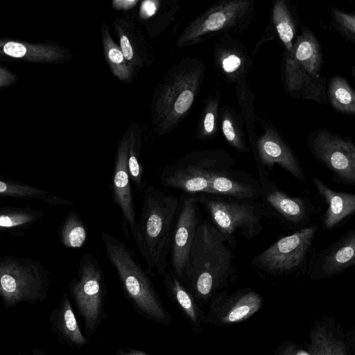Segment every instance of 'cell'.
<instances>
[{
    "mask_svg": "<svg viewBox=\"0 0 355 355\" xmlns=\"http://www.w3.org/2000/svg\"><path fill=\"white\" fill-rule=\"evenodd\" d=\"M319 225L311 223L282 237L251 261L252 266L277 275L293 273L304 266Z\"/></svg>",
    "mask_w": 355,
    "mask_h": 355,
    "instance_id": "8fae6325",
    "label": "cell"
},
{
    "mask_svg": "<svg viewBox=\"0 0 355 355\" xmlns=\"http://www.w3.org/2000/svg\"><path fill=\"white\" fill-rule=\"evenodd\" d=\"M49 322L52 331L63 343L76 347L87 344L67 293H63L58 306L52 310Z\"/></svg>",
    "mask_w": 355,
    "mask_h": 355,
    "instance_id": "603a6c76",
    "label": "cell"
},
{
    "mask_svg": "<svg viewBox=\"0 0 355 355\" xmlns=\"http://www.w3.org/2000/svg\"><path fill=\"white\" fill-rule=\"evenodd\" d=\"M51 282L50 271L36 259L13 254L0 258V296L5 308L44 300Z\"/></svg>",
    "mask_w": 355,
    "mask_h": 355,
    "instance_id": "ba28073f",
    "label": "cell"
},
{
    "mask_svg": "<svg viewBox=\"0 0 355 355\" xmlns=\"http://www.w3.org/2000/svg\"><path fill=\"white\" fill-rule=\"evenodd\" d=\"M329 15L333 28L355 45V13L331 7Z\"/></svg>",
    "mask_w": 355,
    "mask_h": 355,
    "instance_id": "74e56055",
    "label": "cell"
},
{
    "mask_svg": "<svg viewBox=\"0 0 355 355\" xmlns=\"http://www.w3.org/2000/svg\"><path fill=\"white\" fill-rule=\"evenodd\" d=\"M105 254L116 270L123 293L141 315L157 322L168 323L171 318L164 309L150 275L139 261L135 252L116 236L101 232Z\"/></svg>",
    "mask_w": 355,
    "mask_h": 355,
    "instance_id": "5b68a950",
    "label": "cell"
},
{
    "mask_svg": "<svg viewBox=\"0 0 355 355\" xmlns=\"http://www.w3.org/2000/svg\"><path fill=\"white\" fill-rule=\"evenodd\" d=\"M69 292L84 320L85 335L92 336L107 317L105 274L99 259L93 253L81 256L77 272L69 284Z\"/></svg>",
    "mask_w": 355,
    "mask_h": 355,
    "instance_id": "30bf717a",
    "label": "cell"
},
{
    "mask_svg": "<svg viewBox=\"0 0 355 355\" xmlns=\"http://www.w3.org/2000/svg\"><path fill=\"white\" fill-rule=\"evenodd\" d=\"M1 198L37 200L49 205H72L71 200L55 196L48 191L3 176L0 179Z\"/></svg>",
    "mask_w": 355,
    "mask_h": 355,
    "instance_id": "484cf974",
    "label": "cell"
},
{
    "mask_svg": "<svg viewBox=\"0 0 355 355\" xmlns=\"http://www.w3.org/2000/svg\"><path fill=\"white\" fill-rule=\"evenodd\" d=\"M352 74L354 78L355 79V66H353L352 67Z\"/></svg>",
    "mask_w": 355,
    "mask_h": 355,
    "instance_id": "ee69618b",
    "label": "cell"
},
{
    "mask_svg": "<svg viewBox=\"0 0 355 355\" xmlns=\"http://www.w3.org/2000/svg\"><path fill=\"white\" fill-rule=\"evenodd\" d=\"M297 355H309L306 353H304L303 352H300Z\"/></svg>",
    "mask_w": 355,
    "mask_h": 355,
    "instance_id": "f6af8a7d",
    "label": "cell"
},
{
    "mask_svg": "<svg viewBox=\"0 0 355 355\" xmlns=\"http://www.w3.org/2000/svg\"><path fill=\"white\" fill-rule=\"evenodd\" d=\"M312 182L327 205L322 218V226L326 230L338 227L355 214V193L331 189L316 176L312 178Z\"/></svg>",
    "mask_w": 355,
    "mask_h": 355,
    "instance_id": "7402d4cb",
    "label": "cell"
},
{
    "mask_svg": "<svg viewBox=\"0 0 355 355\" xmlns=\"http://www.w3.org/2000/svg\"><path fill=\"white\" fill-rule=\"evenodd\" d=\"M87 236V229L80 216L74 210L70 211L58 230L60 243L67 248H80L86 243Z\"/></svg>",
    "mask_w": 355,
    "mask_h": 355,
    "instance_id": "e575fe53",
    "label": "cell"
},
{
    "mask_svg": "<svg viewBox=\"0 0 355 355\" xmlns=\"http://www.w3.org/2000/svg\"><path fill=\"white\" fill-rule=\"evenodd\" d=\"M1 51L6 56L29 62L62 63L68 62L73 58L71 51L53 43L35 44L2 40Z\"/></svg>",
    "mask_w": 355,
    "mask_h": 355,
    "instance_id": "44dd1931",
    "label": "cell"
},
{
    "mask_svg": "<svg viewBox=\"0 0 355 355\" xmlns=\"http://www.w3.org/2000/svg\"><path fill=\"white\" fill-rule=\"evenodd\" d=\"M113 25L121 49L134 72L137 74L140 69L149 67L154 55L137 21L125 15L115 18Z\"/></svg>",
    "mask_w": 355,
    "mask_h": 355,
    "instance_id": "d6986e66",
    "label": "cell"
},
{
    "mask_svg": "<svg viewBox=\"0 0 355 355\" xmlns=\"http://www.w3.org/2000/svg\"><path fill=\"white\" fill-rule=\"evenodd\" d=\"M200 206L197 195H184L180 200L172 237L170 265L180 279L183 278L195 234L201 221Z\"/></svg>",
    "mask_w": 355,
    "mask_h": 355,
    "instance_id": "9a60e30c",
    "label": "cell"
},
{
    "mask_svg": "<svg viewBox=\"0 0 355 355\" xmlns=\"http://www.w3.org/2000/svg\"><path fill=\"white\" fill-rule=\"evenodd\" d=\"M101 38L105 58L112 73L121 81L132 82L137 74L127 62L120 46L112 40L105 22L101 26Z\"/></svg>",
    "mask_w": 355,
    "mask_h": 355,
    "instance_id": "f546056e",
    "label": "cell"
},
{
    "mask_svg": "<svg viewBox=\"0 0 355 355\" xmlns=\"http://www.w3.org/2000/svg\"><path fill=\"white\" fill-rule=\"evenodd\" d=\"M261 114V117L257 116V121L263 133L257 136L254 145L250 147L255 162L268 171L278 164L297 180L305 181L306 175L297 156L275 125Z\"/></svg>",
    "mask_w": 355,
    "mask_h": 355,
    "instance_id": "5bb4252c",
    "label": "cell"
},
{
    "mask_svg": "<svg viewBox=\"0 0 355 355\" xmlns=\"http://www.w3.org/2000/svg\"><path fill=\"white\" fill-rule=\"evenodd\" d=\"M261 187L259 202L263 216L290 228L300 229L309 223L315 212L310 201L302 196H291L270 178L268 171L255 162Z\"/></svg>",
    "mask_w": 355,
    "mask_h": 355,
    "instance_id": "4fadbf2b",
    "label": "cell"
},
{
    "mask_svg": "<svg viewBox=\"0 0 355 355\" xmlns=\"http://www.w3.org/2000/svg\"><path fill=\"white\" fill-rule=\"evenodd\" d=\"M162 277L168 293L173 297L190 320L195 324H198L199 310L191 292L182 284L181 279L176 276L170 266Z\"/></svg>",
    "mask_w": 355,
    "mask_h": 355,
    "instance_id": "836d02e7",
    "label": "cell"
},
{
    "mask_svg": "<svg viewBox=\"0 0 355 355\" xmlns=\"http://www.w3.org/2000/svg\"><path fill=\"white\" fill-rule=\"evenodd\" d=\"M221 106V87L218 84L214 94L203 101L195 133L197 139L210 140L217 137L220 128Z\"/></svg>",
    "mask_w": 355,
    "mask_h": 355,
    "instance_id": "83f0119b",
    "label": "cell"
},
{
    "mask_svg": "<svg viewBox=\"0 0 355 355\" xmlns=\"http://www.w3.org/2000/svg\"><path fill=\"white\" fill-rule=\"evenodd\" d=\"M116 355H150V354H147L143 351L139 350V349L127 348L125 349L118 350Z\"/></svg>",
    "mask_w": 355,
    "mask_h": 355,
    "instance_id": "60d3db41",
    "label": "cell"
},
{
    "mask_svg": "<svg viewBox=\"0 0 355 355\" xmlns=\"http://www.w3.org/2000/svg\"><path fill=\"white\" fill-rule=\"evenodd\" d=\"M128 135V166L131 182L137 193H141L146 187L144 170L139 161L141 148V130L134 123L127 130Z\"/></svg>",
    "mask_w": 355,
    "mask_h": 355,
    "instance_id": "d6a6232c",
    "label": "cell"
},
{
    "mask_svg": "<svg viewBox=\"0 0 355 355\" xmlns=\"http://www.w3.org/2000/svg\"><path fill=\"white\" fill-rule=\"evenodd\" d=\"M220 129L228 144L239 153L248 154L250 146L248 144L243 125L244 120L240 112L228 104L220 108Z\"/></svg>",
    "mask_w": 355,
    "mask_h": 355,
    "instance_id": "f1b7e54d",
    "label": "cell"
},
{
    "mask_svg": "<svg viewBox=\"0 0 355 355\" xmlns=\"http://www.w3.org/2000/svg\"><path fill=\"white\" fill-rule=\"evenodd\" d=\"M234 166L218 173L211 183L209 194L259 201L261 196L259 180Z\"/></svg>",
    "mask_w": 355,
    "mask_h": 355,
    "instance_id": "ffe728a7",
    "label": "cell"
},
{
    "mask_svg": "<svg viewBox=\"0 0 355 355\" xmlns=\"http://www.w3.org/2000/svg\"><path fill=\"white\" fill-rule=\"evenodd\" d=\"M354 340H355V338H354Z\"/></svg>",
    "mask_w": 355,
    "mask_h": 355,
    "instance_id": "bcb514c9",
    "label": "cell"
},
{
    "mask_svg": "<svg viewBox=\"0 0 355 355\" xmlns=\"http://www.w3.org/2000/svg\"><path fill=\"white\" fill-rule=\"evenodd\" d=\"M270 21L284 47V51L291 53L296 38L297 22L294 12L286 0L272 2Z\"/></svg>",
    "mask_w": 355,
    "mask_h": 355,
    "instance_id": "4316f807",
    "label": "cell"
},
{
    "mask_svg": "<svg viewBox=\"0 0 355 355\" xmlns=\"http://www.w3.org/2000/svg\"><path fill=\"white\" fill-rule=\"evenodd\" d=\"M44 216L43 211L29 207H1L0 232L16 237L24 236L26 231Z\"/></svg>",
    "mask_w": 355,
    "mask_h": 355,
    "instance_id": "d4e9b609",
    "label": "cell"
},
{
    "mask_svg": "<svg viewBox=\"0 0 355 355\" xmlns=\"http://www.w3.org/2000/svg\"><path fill=\"white\" fill-rule=\"evenodd\" d=\"M200 205L231 248L238 237L251 240L263 231V212L259 201L230 197L197 194Z\"/></svg>",
    "mask_w": 355,
    "mask_h": 355,
    "instance_id": "9c48e42d",
    "label": "cell"
},
{
    "mask_svg": "<svg viewBox=\"0 0 355 355\" xmlns=\"http://www.w3.org/2000/svg\"><path fill=\"white\" fill-rule=\"evenodd\" d=\"M314 158L329 170L337 183L355 187V142L325 128L313 130L307 139Z\"/></svg>",
    "mask_w": 355,
    "mask_h": 355,
    "instance_id": "7c38bea8",
    "label": "cell"
},
{
    "mask_svg": "<svg viewBox=\"0 0 355 355\" xmlns=\"http://www.w3.org/2000/svg\"><path fill=\"white\" fill-rule=\"evenodd\" d=\"M213 57L217 71L231 84L236 85L248 73L252 59L245 43L231 35L217 38Z\"/></svg>",
    "mask_w": 355,
    "mask_h": 355,
    "instance_id": "e0dca14e",
    "label": "cell"
},
{
    "mask_svg": "<svg viewBox=\"0 0 355 355\" xmlns=\"http://www.w3.org/2000/svg\"><path fill=\"white\" fill-rule=\"evenodd\" d=\"M231 248L209 218L201 220L183 276L193 296L208 299L235 275Z\"/></svg>",
    "mask_w": 355,
    "mask_h": 355,
    "instance_id": "3957f363",
    "label": "cell"
},
{
    "mask_svg": "<svg viewBox=\"0 0 355 355\" xmlns=\"http://www.w3.org/2000/svg\"><path fill=\"white\" fill-rule=\"evenodd\" d=\"M355 266V229L318 252L309 263L311 275L317 279L329 278Z\"/></svg>",
    "mask_w": 355,
    "mask_h": 355,
    "instance_id": "ac0fdd59",
    "label": "cell"
},
{
    "mask_svg": "<svg viewBox=\"0 0 355 355\" xmlns=\"http://www.w3.org/2000/svg\"><path fill=\"white\" fill-rule=\"evenodd\" d=\"M128 135L127 131L119 143L110 180L111 198L120 209L121 229L128 239L135 234L137 224L134 193L128 166Z\"/></svg>",
    "mask_w": 355,
    "mask_h": 355,
    "instance_id": "2e32d148",
    "label": "cell"
},
{
    "mask_svg": "<svg viewBox=\"0 0 355 355\" xmlns=\"http://www.w3.org/2000/svg\"><path fill=\"white\" fill-rule=\"evenodd\" d=\"M284 355H293V349H288L287 350Z\"/></svg>",
    "mask_w": 355,
    "mask_h": 355,
    "instance_id": "7bdbcfd3",
    "label": "cell"
},
{
    "mask_svg": "<svg viewBox=\"0 0 355 355\" xmlns=\"http://www.w3.org/2000/svg\"><path fill=\"white\" fill-rule=\"evenodd\" d=\"M180 199L147 185L143 191L141 215L132 238L150 275L163 276L168 266L173 229Z\"/></svg>",
    "mask_w": 355,
    "mask_h": 355,
    "instance_id": "7a4b0ae2",
    "label": "cell"
},
{
    "mask_svg": "<svg viewBox=\"0 0 355 355\" xmlns=\"http://www.w3.org/2000/svg\"><path fill=\"white\" fill-rule=\"evenodd\" d=\"M310 351L311 355H347L344 344L321 327L311 333Z\"/></svg>",
    "mask_w": 355,
    "mask_h": 355,
    "instance_id": "8d00e7d4",
    "label": "cell"
},
{
    "mask_svg": "<svg viewBox=\"0 0 355 355\" xmlns=\"http://www.w3.org/2000/svg\"><path fill=\"white\" fill-rule=\"evenodd\" d=\"M206 69L203 60L194 56H184L168 68L151 101V123L159 136L170 133L188 116L205 80Z\"/></svg>",
    "mask_w": 355,
    "mask_h": 355,
    "instance_id": "6da1fadb",
    "label": "cell"
},
{
    "mask_svg": "<svg viewBox=\"0 0 355 355\" xmlns=\"http://www.w3.org/2000/svg\"><path fill=\"white\" fill-rule=\"evenodd\" d=\"M138 3L137 0H115L112 2V7L116 10H127L135 7Z\"/></svg>",
    "mask_w": 355,
    "mask_h": 355,
    "instance_id": "ab89813d",
    "label": "cell"
},
{
    "mask_svg": "<svg viewBox=\"0 0 355 355\" xmlns=\"http://www.w3.org/2000/svg\"><path fill=\"white\" fill-rule=\"evenodd\" d=\"M224 300L218 318L219 322L225 324L248 319L259 309L262 303L261 296L251 290L241 291Z\"/></svg>",
    "mask_w": 355,
    "mask_h": 355,
    "instance_id": "cb8c5ba5",
    "label": "cell"
},
{
    "mask_svg": "<svg viewBox=\"0 0 355 355\" xmlns=\"http://www.w3.org/2000/svg\"><path fill=\"white\" fill-rule=\"evenodd\" d=\"M235 165L234 158L223 149L193 150L166 165L159 182L164 187L189 195L209 194L218 173Z\"/></svg>",
    "mask_w": 355,
    "mask_h": 355,
    "instance_id": "52a82bcc",
    "label": "cell"
},
{
    "mask_svg": "<svg viewBox=\"0 0 355 355\" xmlns=\"http://www.w3.org/2000/svg\"><path fill=\"white\" fill-rule=\"evenodd\" d=\"M327 89L328 102L335 111L355 116V90L345 77H331Z\"/></svg>",
    "mask_w": 355,
    "mask_h": 355,
    "instance_id": "4dcf8cb0",
    "label": "cell"
},
{
    "mask_svg": "<svg viewBox=\"0 0 355 355\" xmlns=\"http://www.w3.org/2000/svg\"><path fill=\"white\" fill-rule=\"evenodd\" d=\"M180 9L178 0H159L156 10L147 20L152 22L147 27L151 36H158L173 24Z\"/></svg>",
    "mask_w": 355,
    "mask_h": 355,
    "instance_id": "d590c367",
    "label": "cell"
},
{
    "mask_svg": "<svg viewBox=\"0 0 355 355\" xmlns=\"http://www.w3.org/2000/svg\"><path fill=\"white\" fill-rule=\"evenodd\" d=\"M254 0H223L209 6L193 19L178 36L179 49L199 44L213 37L242 34L252 22Z\"/></svg>",
    "mask_w": 355,
    "mask_h": 355,
    "instance_id": "8992f818",
    "label": "cell"
},
{
    "mask_svg": "<svg viewBox=\"0 0 355 355\" xmlns=\"http://www.w3.org/2000/svg\"><path fill=\"white\" fill-rule=\"evenodd\" d=\"M17 80V77L10 72L6 67L1 66L0 67V87H6L14 84Z\"/></svg>",
    "mask_w": 355,
    "mask_h": 355,
    "instance_id": "f35d334b",
    "label": "cell"
},
{
    "mask_svg": "<svg viewBox=\"0 0 355 355\" xmlns=\"http://www.w3.org/2000/svg\"><path fill=\"white\" fill-rule=\"evenodd\" d=\"M324 62L320 42L308 27H302L291 53L284 51L281 79L287 94L298 100L327 105V78L322 76Z\"/></svg>",
    "mask_w": 355,
    "mask_h": 355,
    "instance_id": "277c9868",
    "label": "cell"
},
{
    "mask_svg": "<svg viewBox=\"0 0 355 355\" xmlns=\"http://www.w3.org/2000/svg\"><path fill=\"white\" fill-rule=\"evenodd\" d=\"M235 94L240 114L247 129L249 144L252 147L258 136L256 132L258 116L254 107V95L248 82V77L235 85Z\"/></svg>",
    "mask_w": 355,
    "mask_h": 355,
    "instance_id": "1f68e13d",
    "label": "cell"
},
{
    "mask_svg": "<svg viewBox=\"0 0 355 355\" xmlns=\"http://www.w3.org/2000/svg\"><path fill=\"white\" fill-rule=\"evenodd\" d=\"M23 355H49L46 352L38 349H32L29 352L24 354Z\"/></svg>",
    "mask_w": 355,
    "mask_h": 355,
    "instance_id": "b9f144b4",
    "label": "cell"
}]
</instances>
